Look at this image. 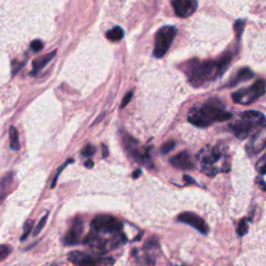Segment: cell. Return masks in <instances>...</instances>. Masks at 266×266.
I'll list each match as a JSON object with an SVG mask.
<instances>
[{"label":"cell","instance_id":"1","mask_svg":"<svg viewBox=\"0 0 266 266\" xmlns=\"http://www.w3.org/2000/svg\"><path fill=\"white\" fill-rule=\"evenodd\" d=\"M232 114L219 99H209L199 106H194L188 114V122L192 125L205 128L214 123L224 122L232 118Z\"/></svg>","mask_w":266,"mask_h":266},{"label":"cell","instance_id":"2","mask_svg":"<svg viewBox=\"0 0 266 266\" xmlns=\"http://www.w3.org/2000/svg\"><path fill=\"white\" fill-rule=\"evenodd\" d=\"M239 120L230 125L234 135L239 139H247L255 129L265 127V117L260 111L247 110L239 115Z\"/></svg>","mask_w":266,"mask_h":266},{"label":"cell","instance_id":"3","mask_svg":"<svg viewBox=\"0 0 266 266\" xmlns=\"http://www.w3.org/2000/svg\"><path fill=\"white\" fill-rule=\"evenodd\" d=\"M186 74L189 84L197 88L205 84L206 81L216 78V65L212 60L200 63L199 60L193 59L187 67Z\"/></svg>","mask_w":266,"mask_h":266},{"label":"cell","instance_id":"4","mask_svg":"<svg viewBox=\"0 0 266 266\" xmlns=\"http://www.w3.org/2000/svg\"><path fill=\"white\" fill-rule=\"evenodd\" d=\"M223 154L224 147L222 144H219L216 147L206 146L205 148H203L197 155L201 171L204 174H206L207 176H216L220 171L214 167V165L220 161Z\"/></svg>","mask_w":266,"mask_h":266},{"label":"cell","instance_id":"5","mask_svg":"<svg viewBox=\"0 0 266 266\" xmlns=\"http://www.w3.org/2000/svg\"><path fill=\"white\" fill-rule=\"evenodd\" d=\"M265 93V81L260 79L251 86L250 88L241 89L235 93L232 94V99L235 103L242 104V105H249L255 100L262 97Z\"/></svg>","mask_w":266,"mask_h":266},{"label":"cell","instance_id":"6","mask_svg":"<svg viewBox=\"0 0 266 266\" xmlns=\"http://www.w3.org/2000/svg\"><path fill=\"white\" fill-rule=\"evenodd\" d=\"M176 35L177 28L175 26H163L158 30L155 38L154 52H153L155 57L161 58L165 56Z\"/></svg>","mask_w":266,"mask_h":266},{"label":"cell","instance_id":"7","mask_svg":"<svg viewBox=\"0 0 266 266\" xmlns=\"http://www.w3.org/2000/svg\"><path fill=\"white\" fill-rule=\"evenodd\" d=\"M90 228L93 232L102 234H117L122 231L123 223L111 216H97L90 222Z\"/></svg>","mask_w":266,"mask_h":266},{"label":"cell","instance_id":"8","mask_svg":"<svg viewBox=\"0 0 266 266\" xmlns=\"http://www.w3.org/2000/svg\"><path fill=\"white\" fill-rule=\"evenodd\" d=\"M68 259L70 262H72L73 264L76 265H111L115 263V260L112 258H93L91 256L83 253V252H78L74 251L71 252L68 256Z\"/></svg>","mask_w":266,"mask_h":266},{"label":"cell","instance_id":"9","mask_svg":"<svg viewBox=\"0 0 266 266\" xmlns=\"http://www.w3.org/2000/svg\"><path fill=\"white\" fill-rule=\"evenodd\" d=\"M178 221L189 224L190 227L198 230L202 234H207L209 231V228L206 224L205 221H204L202 218H200L198 214L193 212H183L179 214Z\"/></svg>","mask_w":266,"mask_h":266},{"label":"cell","instance_id":"10","mask_svg":"<svg viewBox=\"0 0 266 266\" xmlns=\"http://www.w3.org/2000/svg\"><path fill=\"white\" fill-rule=\"evenodd\" d=\"M173 7L178 17L191 16L198 7V0H173Z\"/></svg>","mask_w":266,"mask_h":266},{"label":"cell","instance_id":"11","mask_svg":"<svg viewBox=\"0 0 266 266\" xmlns=\"http://www.w3.org/2000/svg\"><path fill=\"white\" fill-rule=\"evenodd\" d=\"M84 232V222L80 219H76L73 222L72 227L70 228L66 236L64 238V242L67 245H75L78 244L81 238V235Z\"/></svg>","mask_w":266,"mask_h":266},{"label":"cell","instance_id":"12","mask_svg":"<svg viewBox=\"0 0 266 266\" xmlns=\"http://www.w3.org/2000/svg\"><path fill=\"white\" fill-rule=\"evenodd\" d=\"M171 165L178 170L189 171L194 169V163L188 152H181L179 154L173 156L170 160Z\"/></svg>","mask_w":266,"mask_h":266},{"label":"cell","instance_id":"13","mask_svg":"<svg viewBox=\"0 0 266 266\" xmlns=\"http://www.w3.org/2000/svg\"><path fill=\"white\" fill-rule=\"evenodd\" d=\"M265 148V133H264V128L261 129V131L256 132L253 135L251 141L248 144L247 149L248 153L251 155L256 154L260 151H262Z\"/></svg>","mask_w":266,"mask_h":266},{"label":"cell","instance_id":"14","mask_svg":"<svg viewBox=\"0 0 266 266\" xmlns=\"http://www.w3.org/2000/svg\"><path fill=\"white\" fill-rule=\"evenodd\" d=\"M231 61H232V55L230 53L223 54L217 61H214V65H216V78L221 77L224 72H226L231 64Z\"/></svg>","mask_w":266,"mask_h":266},{"label":"cell","instance_id":"15","mask_svg":"<svg viewBox=\"0 0 266 266\" xmlns=\"http://www.w3.org/2000/svg\"><path fill=\"white\" fill-rule=\"evenodd\" d=\"M55 54H56V51H53V52H51V53H48L46 55H43V56H40V57L36 58L33 61V72H32V75L37 74L44 67H46V65L49 63V61L51 59H52L55 56Z\"/></svg>","mask_w":266,"mask_h":266},{"label":"cell","instance_id":"16","mask_svg":"<svg viewBox=\"0 0 266 266\" xmlns=\"http://www.w3.org/2000/svg\"><path fill=\"white\" fill-rule=\"evenodd\" d=\"M254 77V73L252 72V70L249 68H243L238 71V73L236 74V77L233 79L230 83V87L236 86L240 83H244V81H248Z\"/></svg>","mask_w":266,"mask_h":266},{"label":"cell","instance_id":"17","mask_svg":"<svg viewBox=\"0 0 266 266\" xmlns=\"http://www.w3.org/2000/svg\"><path fill=\"white\" fill-rule=\"evenodd\" d=\"M106 38L111 42H119L124 38V30L120 26H116L106 33Z\"/></svg>","mask_w":266,"mask_h":266},{"label":"cell","instance_id":"18","mask_svg":"<svg viewBox=\"0 0 266 266\" xmlns=\"http://www.w3.org/2000/svg\"><path fill=\"white\" fill-rule=\"evenodd\" d=\"M9 147H11L12 150L18 151L20 149V142H19V134L18 131L15 127L9 128Z\"/></svg>","mask_w":266,"mask_h":266},{"label":"cell","instance_id":"19","mask_svg":"<svg viewBox=\"0 0 266 266\" xmlns=\"http://www.w3.org/2000/svg\"><path fill=\"white\" fill-rule=\"evenodd\" d=\"M33 227H34V222L32 220H28L25 223H24V227H23V235L21 236V238H20V240H25L28 236L29 234L32 233V230H33Z\"/></svg>","mask_w":266,"mask_h":266},{"label":"cell","instance_id":"20","mask_svg":"<svg viewBox=\"0 0 266 266\" xmlns=\"http://www.w3.org/2000/svg\"><path fill=\"white\" fill-rule=\"evenodd\" d=\"M48 216H49V213L47 212L45 216L40 220V222H38V224H37L35 230H34V236H38V235L41 233V231L43 230V228L45 227V224H46V222L48 220Z\"/></svg>","mask_w":266,"mask_h":266},{"label":"cell","instance_id":"21","mask_svg":"<svg viewBox=\"0 0 266 266\" xmlns=\"http://www.w3.org/2000/svg\"><path fill=\"white\" fill-rule=\"evenodd\" d=\"M249 231V224H248V222L247 220H241L238 223V227H237V234L238 236H244L245 234L248 233Z\"/></svg>","mask_w":266,"mask_h":266},{"label":"cell","instance_id":"22","mask_svg":"<svg viewBox=\"0 0 266 266\" xmlns=\"http://www.w3.org/2000/svg\"><path fill=\"white\" fill-rule=\"evenodd\" d=\"M12 248L6 244H0V261L5 259L7 256L11 254Z\"/></svg>","mask_w":266,"mask_h":266},{"label":"cell","instance_id":"23","mask_svg":"<svg viewBox=\"0 0 266 266\" xmlns=\"http://www.w3.org/2000/svg\"><path fill=\"white\" fill-rule=\"evenodd\" d=\"M256 169L261 174V175H265L266 173V156H262L260 158V160L257 162V165H256Z\"/></svg>","mask_w":266,"mask_h":266},{"label":"cell","instance_id":"24","mask_svg":"<svg viewBox=\"0 0 266 266\" xmlns=\"http://www.w3.org/2000/svg\"><path fill=\"white\" fill-rule=\"evenodd\" d=\"M72 162H74L73 159H69L68 161H66V162L64 163L63 166H61V167L59 168V170L57 171L56 175H55V177H54V179H53V181H52V184H51V188H54V187H55V185H56V181H57V179H58V177H59V175H60V173L63 172V171L66 169V167L69 165V163H72Z\"/></svg>","mask_w":266,"mask_h":266},{"label":"cell","instance_id":"25","mask_svg":"<svg viewBox=\"0 0 266 266\" xmlns=\"http://www.w3.org/2000/svg\"><path fill=\"white\" fill-rule=\"evenodd\" d=\"M244 24H245V22L243 21V20H238V21H236V23L234 24V29H235V33H236L237 39H240V37L243 33Z\"/></svg>","mask_w":266,"mask_h":266},{"label":"cell","instance_id":"26","mask_svg":"<svg viewBox=\"0 0 266 266\" xmlns=\"http://www.w3.org/2000/svg\"><path fill=\"white\" fill-rule=\"evenodd\" d=\"M96 152V148L91 145H87L83 151H81V155H84L85 157H91Z\"/></svg>","mask_w":266,"mask_h":266},{"label":"cell","instance_id":"27","mask_svg":"<svg viewBox=\"0 0 266 266\" xmlns=\"http://www.w3.org/2000/svg\"><path fill=\"white\" fill-rule=\"evenodd\" d=\"M12 175L13 174H9L8 176L0 180V191H2L3 189H5L9 185V183H12V179H13Z\"/></svg>","mask_w":266,"mask_h":266},{"label":"cell","instance_id":"28","mask_svg":"<svg viewBox=\"0 0 266 266\" xmlns=\"http://www.w3.org/2000/svg\"><path fill=\"white\" fill-rule=\"evenodd\" d=\"M175 147H176V142L174 140H171V141L167 142V144H165L162 146L161 153H162V154H168V153L171 152Z\"/></svg>","mask_w":266,"mask_h":266},{"label":"cell","instance_id":"29","mask_svg":"<svg viewBox=\"0 0 266 266\" xmlns=\"http://www.w3.org/2000/svg\"><path fill=\"white\" fill-rule=\"evenodd\" d=\"M43 47L44 45L42 43V41H40V40H35L33 41L32 44H30V48H32L34 52H39V51L43 49Z\"/></svg>","mask_w":266,"mask_h":266},{"label":"cell","instance_id":"30","mask_svg":"<svg viewBox=\"0 0 266 266\" xmlns=\"http://www.w3.org/2000/svg\"><path fill=\"white\" fill-rule=\"evenodd\" d=\"M133 95H134V93H133V90H130L129 93L124 97V99H123L122 103H121V108H124L125 106H127L129 104V102L132 100L133 98Z\"/></svg>","mask_w":266,"mask_h":266},{"label":"cell","instance_id":"31","mask_svg":"<svg viewBox=\"0 0 266 266\" xmlns=\"http://www.w3.org/2000/svg\"><path fill=\"white\" fill-rule=\"evenodd\" d=\"M140 175H141V170L140 169H137L136 171H134V172L132 173V178L133 179H137Z\"/></svg>","mask_w":266,"mask_h":266},{"label":"cell","instance_id":"32","mask_svg":"<svg viewBox=\"0 0 266 266\" xmlns=\"http://www.w3.org/2000/svg\"><path fill=\"white\" fill-rule=\"evenodd\" d=\"M85 166L88 168V169H91L94 167V162L91 161L90 159H88L86 162H85Z\"/></svg>","mask_w":266,"mask_h":266},{"label":"cell","instance_id":"33","mask_svg":"<svg viewBox=\"0 0 266 266\" xmlns=\"http://www.w3.org/2000/svg\"><path fill=\"white\" fill-rule=\"evenodd\" d=\"M258 182H259L258 184L261 186L262 190H266V186H265V182H264V180L261 179V180H258Z\"/></svg>","mask_w":266,"mask_h":266},{"label":"cell","instance_id":"34","mask_svg":"<svg viewBox=\"0 0 266 266\" xmlns=\"http://www.w3.org/2000/svg\"><path fill=\"white\" fill-rule=\"evenodd\" d=\"M184 180H186L188 183H191V184H194V183H196V181H194L191 177H189V176H184Z\"/></svg>","mask_w":266,"mask_h":266},{"label":"cell","instance_id":"35","mask_svg":"<svg viewBox=\"0 0 266 266\" xmlns=\"http://www.w3.org/2000/svg\"><path fill=\"white\" fill-rule=\"evenodd\" d=\"M102 149H103V156L106 157L108 155V151H107V148L105 145H102Z\"/></svg>","mask_w":266,"mask_h":266},{"label":"cell","instance_id":"36","mask_svg":"<svg viewBox=\"0 0 266 266\" xmlns=\"http://www.w3.org/2000/svg\"><path fill=\"white\" fill-rule=\"evenodd\" d=\"M4 194H0V205H1V204L3 203V201H4Z\"/></svg>","mask_w":266,"mask_h":266}]
</instances>
